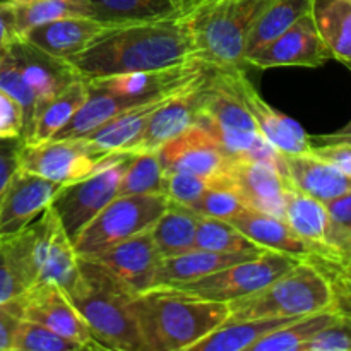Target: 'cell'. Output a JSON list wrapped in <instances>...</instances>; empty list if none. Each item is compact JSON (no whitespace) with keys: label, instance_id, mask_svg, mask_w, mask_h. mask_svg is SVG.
<instances>
[{"label":"cell","instance_id":"cell-1","mask_svg":"<svg viewBox=\"0 0 351 351\" xmlns=\"http://www.w3.org/2000/svg\"><path fill=\"white\" fill-rule=\"evenodd\" d=\"M65 62L77 77L89 81L127 72L160 71L197 60L184 17L178 16L120 24Z\"/></svg>","mask_w":351,"mask_h":351},{"label":"cell","instance_id":"cell-2","mask_svg":"<svg viewBox=\"0 0 351 351\" xmlns=\"http://www.w3.org/2000/svg\"><path fill=\"white\" fill-rule=\"evenodd\" d=\"M65 295L103 348L146 351L132 307L137 293L105 266L79 256V274Z\"/></svg>","mask_w":351,"mask_h":351},{"label":"cell","instance_id":"cell-3","mask_svg":"<svg viewBox=\"0 0 351 351\" xmlns=\"http://www.w3.org/2000/svg\"><path fill=\"white\" fill-rule=\"evenodd\" d=\"M132 307L146 351H189L230 317L228 304L168 288L137 293Z\"/></svg>","mask_w":351,"mask_h":351},{"label":"cell","instance_id":"cell-4","mask_svg":"<svg viewBox=\"0 0 351 351\" xmlns=\"http://www.w3.org/2000/svg\"><path fill=\"white\" fill-rule=\"evenodd\" d=\"M271 0H192L182 14L195 60L213 71L245 67L249 36Z\"/></svg>","mask_w":351,"mask_h":351},{"label":"cell","instance_id":"cell-5","mask_svg":"<svg viewBox=\"0 0 351 351\" xmlns=\"http://www.w3.org/2000/svg\"><path fill=\"white\" fill-rule=\"evenodd\" d=\"M335 307L339 305L331 278L314 261L302 259L266 287L230 302L228 319L304 317Z\"/></svg>","mask_w":351,"mask_h":351},{"label":"cell","instance_id":"cell-6","mask_svg":"<svg viewBox=\"0 0 351 351\" xmlns=\"http://www.w3.org/2000/svg\"><path fill=\"white\" fill-rule=\"evenodd\" d=\"M197 125L211 132L232 158L263 161L280 170V153L261 136L245 103L216 71L206 82Z\"/></svg>","mask_w":351,"mask_h":351},{"label":"cell","instance_id":"cell-7","mask_svg":"<svg viewBox=\"0 0 351 351\" xmlns=\"http://www.w3.org/2000/svg\"><path fill=\"white\" fill-rule=\"evenodd\" d=\"M300 261V257L290 256V254L264 250L257 257L240 261V263L223 267V269L215 271L211 274H206L197 280L158 288H168V290L201 298V300L230 304L237 298L245 297V295L266 287L267 283L287 273Z\"/></svg>","mask_w":351,"mask_h":351},{"label":"cell","instance_id":"cell-8","mask_svg":"<svg viewBox=\"0 0 351 351\" xmlns=\"http://www.w3.org/2000/svg\"><path fill=\"white\" fill-rule=\"evenodd\" d=\"M167 206L168 197L165 194L117 195L75 237V252L82 257L96 256L101 250L151 228Z\"/></svg>","mask_w":351,"mask_h":351},{"label":"cell","instance_id":"cell-9","mask_svg":"<svg viewBox=\"0 0 351 351\" xmlns=\"http://www.w3.org/2000/svg\"><path fill=\"white\" fill-rule=\"evenodd\" d=\"M130 156V153L115 154L91 175L58 189L50 206L60 218L72 243L86 225L119 195L120 182Z\"/></svg>","mask_w":351,"mask_h":351},{"label":"cell","instance_id":"cell-10","mask_svg":"<svg viewBox=\"0 0 351 351\" xmlns=\"http://www.w3.org/2000/svg\"><path fill=\"white\" fill-rule=\"evenodd\" d=\"M120 154V153H119ZM115 154L101 156L82 139H50L23 143L17 147V167L55 184H71L108 163Z\"/></svg>","mask_w":351,"mask_h":351},{"label":"cell","instance_id":"cell-11","mask_svg":"<svg viewBox=\"0 0 351 351\" xmlns=\"http://www.w3.org/2000/svg\"><path fill=\"white\" fill-rule=\"evenodd\" d=\"M31 256L36 283H53L67 291L79 274V254L55 209L48 206L31 225Z\"/></svg>","mask_w":351,"mask_h":351},{"label":"cell","instance_id":"cell-12","mask_svg":"<svg viewBox=\"0 0 351 351\" xmlns=\"http://www.w3.org/2000/svg\"><path fill=\"white\" fill-rule=\"evenodd\" d=\"M221 75L223 81L237 93L240 99L245 103L256 122L261 136L278 151L283 154H307L311 153L312 143L304 127L285 115L280 110L271 106L261 96L256 86L245 75L243 69H230V71H216Z\"/></svg>","mask_w":351,"mask_h":351},{"label":"cell","instance_id":"cell-13","mask_svg":"<svg viewBox=\"0 0 351 351\" xmlns=\"http://www.w3.org/2000/svg\"><path fill=\"white\" fill-rule=\"evenodd\" d=\"M331 58V51L319 34L312 12H308L273 41L247 55L245 67L317 69Z\"/></svg>","mask_w":351,"mask_h":351},{"label":"cell","instance_id":"cell-14","mask_svg":"<svg viewBox=\"0 0 351 351\" xmlns=\"http://www.w3.org/2000/svg\"><path fill=\"white\" fill-rule=\"evenodd\" d=\"M211 71L171 95L163 105L154 110L139 139L130 146V154L160 151L171 139L184 134L191 127L197 125L199 117H201L202 95H204L206 82Z\"/></svg>","mask_w":351,"mask_h":351},{"label":"cell","instance_id":"cell-15","mask_svg":"<svg viewBox=\"0 0 351 351\" xmlns=\"http://www.w3.org/2000/svg\"><path fill=\"white\" fill-rule=\"evenodd\" d=\"M24 307V319L43 324L57 335L71 339L88 351H105L93 338L88 324L77 308L72 305L65 291L53 283H40L21 295Z\"/></svg>","mask_w":351,"mask_h":351},{"label":"cell","instance_id":"cell-16","mask_svg":"<svg viewBox=\"0 0 351 351\" xmlns=\"http://www.w3.org/2000/svg\"><path fill=\"white\" fill-rule=\"evenodd\" d=\"M223 175L247 209L283 219L290 185L274 165L233 158Z\"/></svg>","mask_w":351,"mask_h":351},{"label":"cell","instance_id":"cell-17","mask_svg":"<svg viewBox=\"0 0 351 351\" xmlns=\"http://www.w3.org/2000/svg\"><path fill=\"white\" fill-rule=\"evenodd\" d=\"M60 187L17 168L0 195V235H12L31 225L51 204Z\"/></svg>","mask_w":351,"mask_h":351},{"label":"cell","instance_id":"cell-18","mask_svg":"<svg viewBox=\"0 0 351 351\" xmlns=\"http://www.w3.org/2000/svg\"><path fill=\"white\" fill-rule=\"evenodd\" d=\"M158 154L167 173L185 171L206 177L223 175L233 160L215 136L201 125L191 127L171 139L158 151Z\"/></svg>","mask_w":351,"mask_h":351},{"label":"cell","instance_id":"cell-19","mask_svg":"<svg viewBox=\"0 0 351 351\" xmlns=\"http://www.w3.org/2000/svg\"><path fill=\"white\" fill-rule=\"evenodd\" d=\"M95 259L119 278L134 293L151 290L161 257L154 247L151 228L101 250Z\"/></svg>","mask_w":351,"mask_h":351},{"label":"cell","instance_id":"cell-20","mask_svg":"<svg viewBox=\"0 0 351 351\" xmlns=\"http://www.w3.org/2000/svg\"><path fill=\"white\" fill-rule=\"evenodd\" d=\"M280 171L290 187L322 202L351 191V177L312 153H280Z\"/></svg>","mask_w":351,"mask_h":351},{"label":"cell","instance_id":"cell-21","mask_svg":"<svg viewBox=\"0 0 351 351\" xmlns=\"http://www.w3.org/2000/svg\"><path fill=\"white\" fill-rule=\"evenodd\" d=\"M115 26L117 24L98 21L95 17H67L33 27L24 34L23 40L65 60L72 55L81 53L93 41Z\"/></svg>","mask_w":351,"mask_h":351},{"label":"cell","instance_id":"cell-22","mask_svg":"<svg viewBox=\"0 0 351 351\" xmlns=\"http://www.w3.org/2000/svg\"><path fill=\"white\" fill-rule=\"evenodd\" d=\"M19 69L21 75L38 99V105L50 96L57 95L69 82L77 79L75 72L64 58L53 57L21 38L7 48Z\"/></svg>","mask_w":351,"mask_h":351},{"label":"cell","instance_id":"cell-23","mask_svg":"<svg viewBox=\"0 0 351 351\" xmlns=\"http://www.w3.org/2000/svg\"><path fill=\"white\" fill-rule=\"evenodd\" d=\"M209 72V71H208ZM194 82V81H192ZM191 84V82H189ZM187 86V84H185ZM184 86V88H185ZM182 88L175 89L171 93H165V95L153 96V98L141 101L137 105L130 106V108L123 110L112 120L84 137V143L91 147L95 153L101 154V156H110V154H119V153H129L130 146L139 139L143 134L144 127L147 125V120L154 113V110L160 105H163L171 95L180 91Z\"/></svg>","mask_w":351,"mask_h":351},{"label":"cell","instance_id":"cell-24","mask_svg":"<svg viewBox=\"0 0 351 351\" xmlns=\"http://www.w3.org/2000/svg\"><path fill=\"white\" fill-rule=\"evenodd\" d=\"M283 221L298 239L307 242L314 249L315 256L312 259H328L329 249L326 240L329 232V216L324 202L297 189L288 187Z\"/></svg>","mask_w":351,"mask_h":351},{"label":"cell","instance_id":"cell-25","mask_svg":"<svg viewBox=\"0 0 351 351\" xmlns=\"http://www.w3.org/2000/svg\"><path fill=\"white\" fill-rule=\"evenodd\" d=\"M230 223L263 249L290 254V256L300 257V259H312L315 256L314 249L307 242L298 239L288 228L287 223L276 216L252 211V209H243L240 215L230 219Z\"/></svg>","mask_w":351,"mask_h":351},{"label":"cell","instance_id":"cell-26","mask_svg":"<svg viewBox=\"0 0 351 351\" xmlns=\"http://www.w3.org/2000/svg\"><path fill=\"white\" fill-rule=\"evenodd\" d=\"M36 283L31 233L24 228L12 235H0V304L26 293Z\"/></svg>","mask_w":351,"mask_h":351},{"label":"cell","instance_id":"cell-27","mask_svg":"<svg viewBox=\"0 0 351 351\" xmlns=\"http://www.w3.org/2000/svg\"><path fill=\"white\" fill-rule=\"evenodd\" d=\"M89 95V84L84 79L77 77L69 82L57 95L41 101L34 112L29 130L24 134L23 143H43L53 139L55 134L67 125L69 120L75 115Z\"/></svg>","mask_w":351,"mask_h":351},{"label":"cell","instance_id":"cell-28","mask_svg":"<svg viewBox=\"0 0 351 351\" xmlns=\"http://www.w3.org/2000/svg\"><path fill=\"white\" fill-rule=\"evenodd\" d=\"M257 256H254V254H221L194 247L187 252L161 259L151 288L197 280L206 274H211L215 271L223 269V267H228L232 264L240 263V261L252 259Z\"/></svg>","mask_w":351,"mask_h":351},{"label":"cell","instance_id":"cell-29","mask_svg":"<svg viewBox=\"0 0 351 351\" xmlns=\"http://www.w3.org/2000/svg\"><path fill=\"white\" fill-rule=\"evenodd\" d=\"M141 101H146V99L129 98V96L89 86V95L86 101L69 120L67 125H64L55 134L53 139H84L89 134L105 125L113 117Z\"/></svg>","mask_w":351,"mask_h":351},{"label":"cell","instance_id":"cell-30","mask_svg":"<svg viewBox=\"0 0 351 351\" xmlns=\"http://www.w3.org/2000/svg\"><path fill=\"white\" fill-rule=\"evenodd\" d=\"M295 319L298 317L228 319L189 351H250L259 339Z\"/></svg>","mask_w":351,"mask_h":351},{"label":"cell","instance_id":"cell-31","mask_svg":"<svg viewBox=\"0 0 351 351\" xmlns=\"http://www.w3.org/2000/svg\"><path fill=\"white\" fill-rule=\"evenodd\" d=\"M199 218L201 216L192 209L168 201L163 215L151 226L154 247L161 259L194 249Z\"/></svg>","mask_w":351,"mask_h":351},{"label":"cell","instance_id":"cell-32","mask_svg":"<svg viewBox=\"0 0 351 351\" xmlns=\"http://www.w3.org/2000/svg\"><path fill=\"white\" fill-rule=\"evenodd\" d=\"M312 17L331 57L351 65V0H314Z\"/></svg>","mask_w":351,"mask_h":351},{"label":"cell","instance_id":"cell-33","mask_svg":"<svg viewBox=\"0 0 351 351\" xmlns=\"http://www.w3.org/2000/svg\"><path fill=\"white\" fill-rule=\"evenodd\" d=\"M93 17L110 24H132L178 17L184 10L173 0H89Z\"/></svg>","mask_w":351,"mask_h":351},{"label":"cell","instance_id":"cell-34","mask_svg":"<svg viewBox=\"0 0 351 351\" xmlns=\"http://www.w3.org/2000/svg\"><path fill=\"white\" fill-rule=\"evenodd\" d=\"M339 312L341 308L335 307L295 319L259 339L250 351H302L305 343L331 324Z\"/></svg>","mask_w":351,"mask_h":351},{"label":"cell","instance_id":"cell-35","mask_svg":"<svg viewBox=\"0 0 351 351\" xmlns=\"http://www.w3.org/2000/svg\"><path fill=\"white\" fill-rule=\"evenodd\" d=\"M312 2L314 0H271L250 33L247 55L273 41L288 27L293 26L300 17L312 12Z\"/></svg>","mask_w":351,"mask_h":351},{"label":"cell","instance_id":"cell-36","mask_svg":"<svg viewBox=\"0 0 351 351\" xmlns=\"http://www.w3.org/2000/svg\"><path fill=\"white\" fill-rule=\"evenodd\" d=\"M14 7H16V23L21 38L33 27L51 21L67 19V17H93L89 0H31V2L14 3Z\"/></svg>","mask_w":351,"mask_h":351},{"label":"cell","instance_id":"cell-37","mask_svg":"<svg viewBox=\"0 0 351 351\" xmlns=\"http://www.w3.org/2000/svg\"><path fill=\"white\" fill-rule=\"evenodd\" d=\"M195 247L221 254H254V256L267 250L256 245L230 221L202 218V216L199 218L197 233H195Z\"/></svg>","mask_w":351,"mask_h":351},{"label":"cell","instance_id":"cell-38","mask_svg":"<svg viewBox=\"0 0 351 351\" xmlns=\"http://www.w3.org/2000/svg\"><path fill=\"white\" fill-rule=\"evenodd\" d=\"M165 171L158 151L132 154L120 182L119 195L165 194Z\"/></svg>","mask_w":351,"mask_h":351},{"label":"cell","instance_id":"cell-39","mask_svg":"<svg viewBox=\"0 0 351 351\" xmlns=\"http://www.w3.org/2000/svg\"><path fill=\"white\" fill-rule=\"evenodd\" d=\"M189 209L197 213L202 218H216L230 221V219L235 218L237 215H240L247 208L240 201L239 195L233 192V189L230 187L225 175H218L216 184L209 187L204 192V195L197 202H194Z\"/></svg>","mask_w":351,"mask_h":351},{"label":"cell","instance_id":"cell-40","mask_svg":"<svg viewBox=\"0 0 351 351\" xmlns=\"http://www.w3.org/2000/svg\"><path fill=\"white\" fill-rule=\"evenodd\" d=\"M82 346L43 324L23 319L14 339V351H81Z\"/></svg>","mask_w":351,"mask_h":351},{"label":"cell","instance_id":"cell-41","mask_svg":"<svg viewBox=\"0 0 351 351\" xmlns=\"http://www.w3.org/2000/svg\"><path fill=\"white\" fill-rule=\"evenodd\" d=\"M216 178L218 175L206 177V175L185 173V171H170L165 177V195L168 201L191 208L209 187L216 184Z\"/></svg>","mask_w":351,"mask_h":351},{"label":"cell","instance_id":"cell-42","mask_svg":"<svg viewBox=\"0 0 351 351\" xmlns=\"http://www.w3.org/2000/svg\"><path fill=\"white\" fill-rule=\"evenodd\" d=\"M302 351H351V312H339L331 324L305 343Z\"/></svg>","mask_w":351,"mask_h":351},{"label":"cell","instance_id":"cell-43","mask_svg":"<svg viewBox=\"0 0 351 351\" xmlns=\"http://www.w3.org/2000/svg\"><path fill=\"white\" fill-rule=\"evenodd\" d=\"M24 134V110L16 98L0 89V141L21 139Z\"/></svg>","mask_w":351,"mask_h":351},{"label":"cell","instance_id":"cell-44","mask_svg":"<svg viewBox=\"0 0 351 351\" xmlns=\"http://www.w3.org/2000/svg\"><path fill=\"white\" fill-rule=\"evenodd\" d=\"M24 319L23 298L0 304V351H14V339Z\"/></svg>","mask_w":351,"mask_h":351},{"label":"cell","instance_id":"cell-45","mask_svg":"<svg viewBox=\"0 0 351 351\" xmlns=\"http://www.w3.org/2000/svg\"><path fill=\"white\" fill-rule=\"evenodd\" d=\"M312 154L335 165L336 168L351 177V143L312 144Z\"/></svg>","mask_w":351,"mask_h":351},{"label":"cell","instance_id":"cell-46","mask_svg":"<svg viewBox=\"0 0 351 351\" xmlns=\"http://www.w3.org/2000/svg\"><path fill=\"white\" fill-rule=\"evenodd\" d=\"M16 23V7L10 0H0V53L19 41Z\"/></svg>","mask_w":351,"mask_h":351},{"label":"cell","instance_id":"cell-47","mask_svg":"<svg viewBox=\"0 0 351 351\" xmlns=\"http://www.w3.org/2000/svg\"><path fill=\"white\" fill-rule=\"evenodd\" d=\"M21 139L0 141V195L9 184L10 177L17 170V147Z\"/></svg>","mask_w":351,"mask_h":351},{"label":"cell","instance_id":"cell-48","mask_svg":"<svg viewBox=\"0 0 351 351\" xmlns=\"http://www.w3.org/2000/svg\"><path fill=\"white\" fill-rule=\"evenodd\" d=\"M314 263L317 264V266H321L322 269L328 273V276L331 278L332 283L351 287V250L341 254V256L336 261H332V263H319V261H314Z\"/></svg>","mask_w":351,"mask_h":351},{"label":"cell","instance_id":"cell-49","mask_svg":"<svg viewBox=\"0 0 351 351\" xmlns=\"http://www.w3.org/2000/svg\"><path fill=\"white\" fill-rule=\"evenodd\" d=\"M312 144H338V143H351V120L341 129L329 134H319V136H308Z\"/></svg>","mask_w":351,"mask_h":351},{"label":"cell","instance_id":"cell-50","mask_svg":"<svg viewBox=\"0 0 351 351\" xmlns=\"http://www.w3.org/2000/svg\"><path fill=\"white\" fill-rule=\"evenodd\" d=\"M348 250H351V223L348 226H346V230L343 232V237H341V243H339V249H338V256H336V259H338L341 254L348 252ZM335 259V261H336ZM321 263V261H319ZM332 263V261H331Z\"/></svg>","mask_w":351,"mask_h":351},{"label":"cell","instance_id":"cell-51","mask_svg":"<svg viewBox=\"0 0 351 351\" xmlns=\"http://www.w3.org/2000/svg\"><path fill=\"white\" fill-rule=\"evenodd\" d=\"M173 2H175V5L178 7V9L184 10V12H185V10L189 9V5L192 3V0H173Z\"/></svg>","mask_w":351,"mask_h":351},{"label":"cell","instance_id":"cell-52","mask_svg":"<svg viewBox=\"0 0 351 351\" xmlns=\"http://www.w3.org/2000/svg\"><path fill=\"white\" fill-rule=\"evenodd\" d=\"M335 285L336 291L338 293H346V295H351V287H346V285H339V283H332Z\"/></svg>","mask_w":351,"mask_h":351},{"label":"cell","instance_id":"cell-53","mask_svg":"<svg viewBox=\"0 0 351 351\" xmlns=\"http://www.w3.org/2000/svg\"><path fill=\"white\" fill-rule=\"evenodd\" d=\"M336 293H338V291H336ZM338 297H339V298H346V300L350 302V311H348V308H341V311H348V312H351V295H346V293H338Z\"/></svg>","mask_w":351,"mask_h":351},{"label":"cell","instance_id":"cell-54","mask_svg":"<svg viewBox=\"0 0 351 351\" xmlns=\"http://www.w3.org/2000/svg\"><path fill=\"white\" fill-rule=\"evenodd\" d=\"M14 3H24V2H31V0H12Z\"/></svg>","mask_w":351,"mask_h":351},{"label":"cell","instance_id":"cell-55","mask_svg":"<svg viewBox=\"0 0 351 351\" xmlns=\"http://www.w3.org/2000/svg\"><path fill=\"white\" fill-rule=\"evenodd\" d=\"M346 69H350V71H351V65H348V67H346Z\"/></svg>","mask_w":351,"mask_h":351},{"label":"cell","instance_id":"cell-56","mask_svg":"<svg viewBox=\"0 0 351 351\" xmlns=\"http://www.w3.org/2000/svg\"><path fill=\"white\" fill-rule=\"evenodd\" d=\"M0 60H2V53H0Z\"/></svg>","mask_w":351,"mask_h":351}]
</instances>
